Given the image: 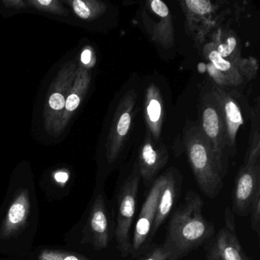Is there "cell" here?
Masks as SVG:
<instances>
[{"mask_svg":"<svg viewBox=\"0 0 260 260\" xmlns=\"http://www.w3.org/2000/svg\"><path fill=\"white\" fill-rule=\"evenodd\" d=\"M28 7L36 9L39 11L66 16L69 14L68 10L64 8L61 3L57 0H28Z\"/></svg>","mask_w":260,"mask_h":260,"instance_id":"23","label":"cell"},{"mask_svg":"<svg viewBox=\"0 0 260 260\" xmlns=\"http://www.w3.org/2000/svg\"><path fill=\"white\" fill-rule=\"evenodd\" d=\"M234 215L226 208L224 225L213 237L207 250V260H251L240 244Z\"/></svg>","mask_w":260,"mask_h":260,"instance_id":"7","label":"cell"},{"mask_svg":"<svg viewBox=\"0 0 260 260\" xmlns=\"http://www.w3.org/2000/svg\"><path fill=\"white\" fill-rule=\"evenodd\" d=\"M249 214L250 215L252 231H255L258 236L260 232V193L257 194L254 199Z\"/></svg>","mask_w":260,"mask_h":260,"instance_id":"25","label":"cell"},{"mask_svg":"<svg viewBox=\"0 0 260 260\" xmlns=\"http://www.w3.org/2000/svg\"><path fill=\"white\" fill-rule=\"evenodd\" d=\"M30 208L28 190H21L9 207L0 229V237L3 239L10 238L22 231L28 222Z\"/></svg>","mask_w":260,"mask_h":260,"instance_id":"15","label":"cell"},{"mask_svg":"<svg viewBox=\"0 0 260 260\" xmlns=\"http://www.w3.org/2000/svg\"><path fill=\"white\" fill-rule=\"evenodd\" d=\"M183 143L199 188L205 196L214 199L223 188V176L216 164L211 146L199 124L187 123L183 132Z\"/></svg>","mask_w":260,"mask_h":260,"instance_id":"2","label":"cell"},{"mask_svg":"<svg viewBox=\"0 0 260 260\" xmlns=\"http://www.w3.org/2000/svg\"><path fill=\"white\" fill-rule=\"evenodd\" d=\"M211 43L215 46L217 52L223 59L240 68L243 60L240 58L237 37L231 31L223 30L217 31L213 36Z\"/></svg>","mask_w":260,"mask_h":260,"instance_id":"19","label":"cell"},{"mask_svg":"<svg viewBox=\"0 0 260 260\" xmlns=\"http://www.w3.org/2000/svg\"><path fill=\"white\" fill-rule=\"evenodd\" d=\"M260 162L259 103H257L252 110V124L249 146L245 156L244 164H255Z\"/></svg>","mask_w":260,"mask_h":260,"instance_id":"20","label":"cell"},{"mask_svg":"<svg viewBox=\"0 0 260 260\" xmlns=\"http://www.w3.org/2000/svg\"><path fill=\"white\" fill-rule=\"evenodd\" d=\"M77 65L75 60L62 65L49 87L43 112L44 125L49 135L54 131L61 118L65 103L77 77Z\"/></svg>","mask_w":260,"mask_h":260,"instance_id":"5","label":"cell"},{"mask_svg":"<svg viewBox=\"0 0 260 260\" xmlns=\"http://www.w3.org/2000/svg\"><path fill=\"white\" fill-rule=\"evenodd\" d=\"M203 206L197 193L187 191L170 218L162 246L169 259H181L214 236V224L204 217Z\"/></svg>","mask_w":260,"mask_h":260,"instance_id":"1","label":"cell"},{"mask_svg":"<svg viewBox=\"0 0 260 260\" xmlns=\"http://www.w3.org/2000/svg\"><path fill=\"white\" fill-rule=\"evenodd\" d=\"M198 124L209 143L217 167L224 177L230 157L226 127L221 110L211 92H206L201 98L200 119Z\"/></svg>","mask_w":260,"mask_h":260,"instance_id":"3","label":"cell"},{"mask_svg":"<svg viewBox=\"0 0 260 260\" xmlns=\"http://www.w3.org/2000/svg\"><path fill=\"white\" fill-rule=\"evenodd\" d=\"M66 3L80 19L85 21L95 20L107 9L106 4L96 0H69Z\"/></svg>","mask_w":260,"mask_h":260,"instance_id":"21","label":"cell"},{"mask_svg":"<svg viewBox=\"0 0 260 260\" xmlns=\"http://www.w3.org/2000/svg\"><path fill=\"white\" fill-rule=\"evenodd\" d=\"M204 55L210 62L208 72L217 84L237 86L243 82V77L239 67L223 59L212 43L205 45Z\"/></svg>","mask_w":260,"mask_h":260,"instance_id":"14","label":"cell"},{"mask_svg":"<svg viewBox=\"0 0 260 260\" xmlns=\"http://www.w3.org/2000/svg\"><path fill=\"white\" fill-rule=\"evenodd\" d=\"M136 99L135 91L129 90L117 106L106 144V159L110 164L117 160L124 148L132 126Z\"/></svg>","mask_w":260,"mask_h":260,"instance_id":"6","label":"cell"},{"mask_svg":"<svg viewBox=\"0 0 260 260\" xmlns=\"http://www.w3.org/2000/svg\"><path fill=\"white\" fill-rule=\"evenodd\" d=\"M177 194V181L172 171L165 173V182L158 201L156 216L152 226L151 236H154L159 226L165 221L173 210Z\"/></svg>","mask_w":260,"mask_h":260,"instance_id":"18","label":"cell"},{"mask_svg":"<svg viewBox=\"0 0 260 260\" xmlns=\"http://www.w3.org/2000/svg\"><path fill=\"white\" fill-rule=\"evenodd\" d=\"M169 152L162 141H156L147 133L138 155V164L141 179L148 185L168 162Z\"/></svg>","mask_w":260,"mask_h":260,"instance_id":"10","label":"cell"},{"mask_svg":"<svg viewBox=\"0 0 260 260\" xmlns=\"http://www.w3.org/2000/svg\"><path fill=\"white\" fill-rule=\"evenodd\" d=\"M147 4L156 21L149 18L144 12L142 19L146 30L154 42L168 49L174 45V30L170 10L160 0H153Z\"/></svg>","mask_w":260,"mask_h":260,"instance_id":"12","label":"cell"},{"mask_svg":"<svg viewBox=\"0 0 260 260\" xmlns=\"http://www.w3.org/2000/svg\"><path fill=\"white\" fill-rule=\"evenodd\" d=\"M211 92L221 110L224 120L229 156H234L237 153V132L243 124L241 110L235 99L217 85L213 86Z\"/></svg>","mask_w":260,"mask_h":260,"instance_id":"11","label":"cell"},{"mask_svg":"<svg viewBox=\"0 0 260 260\" xmlns=\"http://www.w3.org/2000/svg\"><path fill=\"white\" fill-rule=\"evenodd\" d=\"M144 120L147 132L154 141H160L164 122V105L159 89L155 85L148 86L146 92L144 109Z\"/></svg>","mask_w":260,"mask_h":260,"instance_id":"17","label":"cell"},{"mask_svg":"<svg viewBox=\"0 0 260 260\" xmlns=\"http://www.w3.org/2000/svg\"><path fill=\"white\" fill-rule=\"evenodd\" d=\"M140 181L141 176L138 164L135 162L132 173L123 182L117 199L118 210L115 237L117 248L123 257L131 253V230L136 211Z\"/></svg>","mask_w":260,"mask_h":260,"instance_id":"4","label":"cell"},{"mask_svg":"<svg viewBox=\"0 0 260 260\" xmlns=\"http://www.w3.org/2000/svg\"><path fill=\"white\" fill-rule=\"evenodd\" d=\"M39 260H89L82 255L60 250L45 249L39 254Z\"/></svg>","mask_w":260,"mask_h":260,"instance_id":"24","label":"cell"},{"mask_svg":"<svg viewBox=\"0 0 260 260\" xmlns=\"http://www.w3.org/2000/svg\"><path fill=\"white\" fill-rule=\"evenodd\" d=\"M138 260H170L168 255L162 246H158L149 252L147 255L138 258Z\"/></svg>","mask_w":260,"mask_h":260,"instance_id":"27","label":"cell"},{"mask_svg":"<svg viewBox=\"0 0 260 260\" xmlns=\"http://www.w3.org/2000/svg\"><path fill=\"white\" fill-rule=\"evenodd\" d=\"M165 182V173L155 179L150 191L143 204L132 237L131 253L137 256L142 251L151 234L152 226L156 216L158 201Z\"/></svg>","mask_w":260,"mask_h":260,"instance_id":"9","label":"cell"},{"mask_svg":"<svg viewBox=\"0 0 260 260\" xmlns=\"http://www.w3.org/2000/svg\"><path fill=\"white\" fill-rule=\"evenodd\" d=\"M182 4L186 12L188 22L196 19L199 20L205 19V16H210L214 10V6L208 0H186Z\"/></svg>","mask_w":260,"mask_h":260,"instance_id":"22","label":"cell"},{"mask_svg":"<svg viewBox=\"0 0 260 260\" xmlns=\"http://www.w3.org/2000/svg\"><path fill=\"white\" fill-rule=\"evenodd\" d=\"M3 4L7 8L15 9V10L25 9L28 7L27 2H25L23 0H4Z\"/></svg>","mask_w":260,"mask_h":260,"instance_id":"28","label":"cell"},{"mask_svg":"<svg viewBox=\"0 0 260 260\" xmlns=\"http://www.w3.org/2000/svg\"><path fill=\"white\" fill-rule=\"evenodd\" d=\"M90 83L91 74L89 70L85 69L84 68L79 65L75 81L67 99L61 118L54 131V136L58 137L66 128L73 115L75 113L84 99L85 95L87 93Z\"/></svg>","mask_w":260,"mask_h":260,"instance_id":"16","label":"cell"},{"mask_svg":"<svg viewBox=\"0 0 260 260\" xmlns=\"http://www.w3.org/2000/svg\"><path fill=\"white\" fill-rule=\"evenodd\" d=\"M95 63V55L93 48L89 46L85 47L80 55V66L89 70L93 68Z\"/></svg>","mask_w":260,"mask_h":260,"instance_id":"26","label":"cell"},{"mask_svg":"<svg viewBox=\"0 0 260 260\" xmlns=\"http://www.w3.org/2000/svg\"><path fill=\"white\" fill-rule=\"evenodd\" d=\"M260 193V162L243 164L234 182L232 196L233 214L246 217L257 194Z\"/></svg>","mask_w":260,"mask_h":260,"instance_id":"8","label":"cell"},{"mask_svg":"<svg viewBox=\"0 0 260 260\" xmlns=\"http://www.w3.org/2000/svg\"><path fill=\"white\" fill-rule=\"evenodd\" d=\"M89 241L97 250L106 249L109 243V222L106 202L103 194L95 198L87 222Z\"/></svg>","mask_w":260,"mask_h":260,"instance_id":"13","label":"cell"}]
</instances>
